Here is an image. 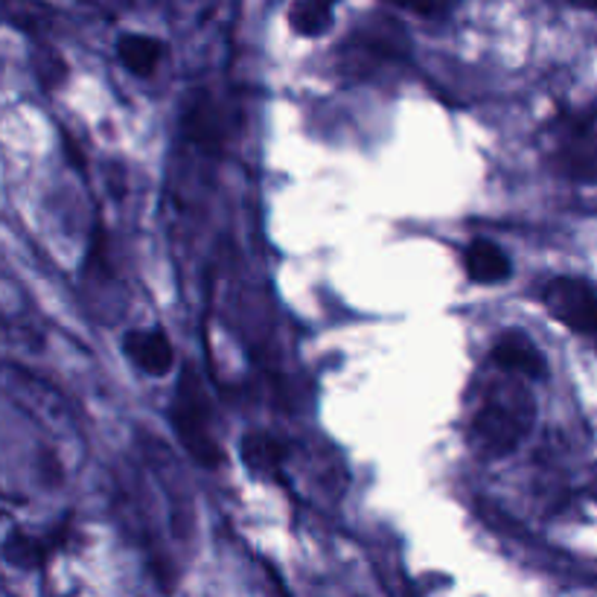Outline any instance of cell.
<instances>
[{"label": "cell", "mask_w": 597, "mask_h": 597, "mask_svg": "<svg viewBox=\"0 0 597 597\" xmlns=\"http://www.w3.org/2000/svg\"><path fill=\"white\" fill-rule=\"evenodd\" d=\"M493 365L505 373L528 379H545L548 361L522 330H505L493 344Z\"/></svg>", "instance_id": "obj_5"}, {"label": "cell", "mask_w": 597, "mask_h": 597, "mask_svg": "<svg viewBox=\"0 0 597 597\" xmlns=\"http://www.w3.org/2000/svg\"><path fill=\"white\" fill-rule=\"evenodd\" d=\"M463 266H467L469 280L481 285L505 283L507 277H510V271H513L510 257L498 249L496 242H490V239H475V242L469 245L467 257H463Z\"/></svg>", "instance_id": "obj_7"}, {"label": "cell", "mask_w": 597, "mask_h": 597, "mask_svg": "<svg viewBox=\"0 0 597 597\" xmlns=\"http://www.w3.org/2000/svg\"><path fill=\"white\" fill-rule=\"evenodd\" d=\"M545 147L557 173L574 181H597V102L554 119Z\"/></svg>", "instance_id": "obj_2"}, {"label": "cell", "mask_w": 597, "mask_h": 597, "mask_svg": "<svg viewBox=\"0 0 597 597\" xmlns=\"http://www.w3.org/2000/svg\"><path fill=\"white\" fill-rule=\"evenodd\" d=\"M36 74L45 88H55L67 76V65L62 62V55L53 50H38L36 53Z\"/></svg>", "instance_id": "obj_12"}, {"label": "cell", "mask_w": 597, "mask_h": 597, "mask_svg": "<svg viewBox=\"0 0 597 597\" xmlns=\"http://www.w3.org/2000/svg\"><path fill=\"white\" fill-rule=\"evenodd\" d=\"M123 353L129 356L135 368H140L149 377H164L175 365L173 344L164 330H135L126 332L123 339Z\"/></svg>", "instance_id": "obj_6"}, {"label": "cell", "mask_w": 597, "mask_h": 597, "mask_svg": "<svg viewBox=\"0 0 597 597\" xmlns=\"http://www.w3.org/2000/svg\"><path fill=\"white\" fill-rule=\"evenodd\" d=\"M571 7H577V10H588L597 12V0H569Z\"/></svg>", "instance_id": "obj_14"}, {"label": "cell", "mask_w": 597, "mask_h": 597, "mask_svg": "<svg viewBox=\"0 0 597 597\" xmlns=\"http://www.w3.org/2000/svg\"><path fill=\"white\" fill-rule=\"evenodd\" d=\"M169 417H173L175 432L187 446V452L204 467H216L221 460V452L211 432V403H207L202 382L193 370H187L178 382V394H175V403L169 408Z\"/></svg>", "instance_id": "obj_3"}, {"label": "cell", "mask_w": 597, "mask_h": 597, "mask_svg": "<svg viewBox=\"0 0 597 597\" xmlns=\"http://www.w3.org/2000/svg\"><path fill=\"white\" fill-rule=\"evenodd\" d=\"M543 304L551 318L566 323L597 347V289L583 277H554L545 285Z\"/></svg>", "instance_id": "obj_4"}, {"label": "cell", "mask_w": 597, "mask_h": 597, "mask_svg": "<svg viewBox=\"0 0 597 597\" xmlns=\"http://www.w3.org/2000/svg\"><path fill=\"white\" fill-rule=\"evenodd\" d=\"M339 0H294L289 10V24L297 36L318 38L332 27V10Z\"/></svg>", "instance_id": "obj_10"}, {"label": "cell", "mask_w": 597, "mask_h": 597, "mask_svg": "<svg viewBox=\"0 0 597 597\" xmlns=\"http://www.w3.org/2000/svg\"><path fill=\"white\" fill-rule=\"evenodd\" d=\"M119 62L126 65V71L135 76L155 74L157 62L164 55V45L157 38L149 36H123L117 45Z\"/></svg>", "instance_id": "obj_9"}, {"label": "cell", "mask_w": 597, "mask_h": 597, "mask_svg": "<svg viewBox=\"0 0 597 597\" xmlns=\"http://www.w3.org/2000/svg\"><path fill=\"white\" fill-rule=\"evenodd\" d=\"M533 417H536V405L528 388L519 385L516 379L496 382L469 425L472 446L484 458H505L524 441V434L531 432Z\"/></svg>", "instance_id": "obj_1"}, {"label": "cell", "mask_w": 597, "mask_h": 597, "mask_svg": "<svg viewBox=\"0 0 597 597\" xmlns=\"http://www.w3.org/2000/svg\"><path fill=\"white\" fill-rule=\"evenodd\" d=\"M394 7L414 12V15H423V18H443L452 10V0H388Z\"/></svg>", "instance_id": "obj_13"}, {"label": "cell", "mask_w": 597, "mask_h": 597, "mask_svg": "<svg viewBox=\"0 0 597 597\" xmlns=\"http://www.w3.org/2000/svg\"><path fill=\"white\" fill-rule=\"evenodd\" d=\"M239 452H242V460H245V467H249L254 475L271 478L277 469L283 467L285 455H289V443L268 432H251L245 434V441H242V449Z\"/></svg>", "instance_id": "obj_8"}, {"label": "cell", "mask_w": 597, "mask_h": 597, "mask_svg": "<svg viewBox=\"0 0 597 597\" xmlns=\"http://www.w3.org/2000/svg\"><path fill=\"white\" fill-rule=\"evenodd\" d=\"M47 548L36 539H29L24 533L18 536H10V543H7V560L15 562V566H38V562L45 560Z\"/></svg>", "instance_id": "obj_11"}]
</instances>
